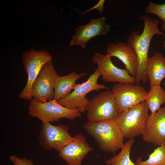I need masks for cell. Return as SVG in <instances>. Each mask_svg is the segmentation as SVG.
I'll list each match as a JSON object with an SVG mask.
<instances>
[{"label":"cell","mask_w":165,"mask_h":165,"mask_svg":"<svg viewBox=\"0 0 165 165\" xmlns=\"http://www.w3.org/2000/svg\"><path fill=\"white\" fill-rule=\"evenodd\" d=\"M68 126L64 125H52L50 123H42L38 137L39 143L44 149H60L74 139L68 133Z\"/></svg>","instance_id":"obj_9"},{"label":"cell","mask_w":165,"mask_h":165,"mask_svg":"<svg viewBox=\"0 0 165 165\" xmlns=\"http://www.w3.org/2000/svg\"><path fill=\"white\" fill-rule=\"evenodd\" d=\"M21 57L28 78L27 83L19 97L21 99L30 101L33 98L32 90L35 81L43 66L47 63L52 61L53 58L46 50L38 51L35 49L24 52Z\"/></svg>","instance_id":"obj_5"},{"label":"cell","mask_w":165,"mask_h":165,"mask_svg":"<svg viewBox=\"0 0 165 165\" xmlns=\"http://www.w3.org/2000/svg\"><path fill=\"white\" fill-rule=\"evenodd\" d=\"M28 114L32 118H38L42 123L58 121L63 118L73 120L81 116L78 109L64 107L54 99L41 102L33 98L29 102Z\"/></svg>","instance_id":"obj_4"},{"label":"cell","mask_w":165,"mask_h":165,"mask_svg":"<svg viewBox=\"0 0 165 165\" xmlns=\"http://www.w3.org/2000/svg\"><path fill=\"white\" fill-rule=\"evenodd\" d=\"M134 142L133 138L127 141L116 155L107 160L105 165H136L130 160V154L132 146Z\"/></svg>","instance_id":"obj_19"},{"label":"cell","mask_w":165,"mask_h":165,"mask_svg":"<svg viewBox=\"0 0 165 165\" xmlns=\"http://www.w3.org/2000/svg\"><path fill=\"white\" fill-rule=\"evenodd\" d=\"M111 90L119 112L145 101L148 93L143 86L134 83H117Z\"/></svg>","instance_id":"obj_8"},{"label":"cell","mask_w":165,"mask_h":165,"mask_svg":"<svg viewBox=\"0 0 165 165\" xmlns=\"http://www.w3.org/2000/svg\"><path fill=\"white\" fill-rule=\"evenodd\" d=\"M85 73L77 74L72 72L66 75L57 77L54 86V99L57 100L68 96L73 90L76 84V82L81 77L86 75Z\"/></svg>","instance_id":"obj_17"},{"label":"cell","mask_w":165,"mask_h":165,"mask_svg":"<svg viewBox=\"0 0 165 165\" xmlns=\"http://www.w3.org/2000/svg\"><path fill=\"white\" fill-rule=\"evenodd\" d=\"M146 73L150 87L160 85L165 78V57L160 53L155 52L152 57H148Z\"/></svg>","instance_id":"obj_16"},{"label":"cell","mask_w":165,"mask_h":165,"mask_svg":"<svg viewBox=\"0 0 165 165\" xmlns=\"http://www.w3.org/2000/svg\"><path fill=\"white\" fill-rule=\"evenodd\" d=\"M58 75L52 61L45 64L33 84L32 90L33 98L41 102L54 99L55 82Z\"/></svg>","instance_id":"obj_10"},{"label":"cell","mask_w":165,"mask_h":165,"mask_svg":"<svg viewBox=\"0 0 165 165\" xmlns=\"http://www.w3.org/2000/svg\"><path fill=\"white\" fill-rule=\"evenodd\" d=\"M88 121L98 122L115 120L119 113L111 90L102 92L89 100L86 108Z\"/></svg>","instance_id":"obj_7"},{"label":"cell","mask_w":165,"mask_h":165,"mask_svg":"<svg viewBox=\"0 0 165 165\" xmlns=\"http://www.w3.org/2000/svg\"><path fill=\"white\" fill-rule=\"evenodd\" d=\"M106 50L108 56L111 58L116 57L119 59L130 75L135 77L138 68V57L132 48L127 44L119 42L116 43H109Z\"/></svg>","instance_id":"obj_15"},{"label":"cell","mask_w":165,"mask_h":165,"mask_svg":"<svg viewBox=\"0 0 165 165\" xmlns=\"http://www.w3.org/2000/svg\"><path fill=\"white\" fill-rule=\"evenodd\" d=\"M142 157L136 160V165H165V141L155 149L145 161H142Z\"/></svg>","instance_id":"obj_20"},{"label":"cell","mask_w":165,"mask_h":165,"mask_svg":"<svg viewBox=\"0 0 165 165\" xmlns=\"http://www.w3.org/2000/svg\"><path fill=\"white\" fill-rule=\"evenodd\" d=\"M145 101L119 112L115 120L124 138H133L144 133L149 115Z\"/></svg>","instance_id":"obj_3"},{"label":"cell","mask_w":165,"mask_h":165,"mask_svg":"<svg viewBox=\"0 0 165 165\" xmlns=\"http://www.w3.org/2000/svg\"><path fill=\"white\" fill-rule=\"evenodd\" d=\"M101 76L99 71L96 68L94 72L89 76L86 81L80 84L76 83L71 94L67 97L57 100V102L67 108L77 109L81 113L85 112L89 101L86 96L88 93L94 90L110 89L103 84L97 83Z\"/></svg>","instance_id":"obj_6"},{"label":"cell","mask_w":165,"mask_h":165,"mask_svg":"<svg viewBox=\"0 0 165 165\" xmlns=\"http://www.w3.org/2000/svg\"><path fill=\"white\" fill-rule=\"evenodd\" d=\"M9 160L13 165H34L32 160L24 158H21L15 155L11 156L9 157Z\"/></svg>","instance_id":"obj_22"},{"label":"cell","mask_w":165,"mask_h":165,"mask_svg":"<svg viewBox=\"0 0 165 165\" xmlns=\"http://www.w3.org/2000/svg\"><path fill=\"white\" fill-rule=\"evenodd\" d=\"M86 132L93 137L99 148L115 153L124 145V136L115 120L98 122L88 121L84 124Z\"/></svg>","instance_id":"obj_2"},{"label":"cell","mask_w":165,"mask_h":165,"mask_svg":"<svg viewBox=\"0 0 165 165\" xmlns=\"http://www.w3.org/2000/svg\"><path fill=\"white\" fill-rule=\"evenodd\" d=\"M92 61L97 64L102 79L107 82L135 83V78L129 74L126 69L119 68L112 62L111 57L99 52L95 53Z\"/></svg>","instance_id":"obj_11"},{"label":"cell","mask_w":165,"mask_h":165,"mask_svg":"<svg viewBox=\"0 0 165 165\" xmlns=\"http://www.w3.org/2000/svg\"><path fill=\"white\" fill-rule=\"evenodd\" d=\"M105 17L92 19L87 24L79 25L72 37L70 45H78L84 48L88 42L94 37L104 35L110 31V26L106 22Z\"/></svg>","instance_id":"obj_12"},{"label":"cell","mask_w":165,"mask_h":165,"mask_svg":"<svg viewBox=\"0 0 165 165\" xmlns=\"http://www.w3.org/2000/svg\"><path fill=\"white\" fill-rule=\"evenodd\" d=\"M162 28L165 31V21L163 22V24L162 26ZM163 43V48H165V40L164 41V42Z\"/></svg>","instance_id":"obj_23"},{"label":"cell","mask_w":165,"mask_h":165,"mask_svg":"<svg viewBox=\"0 0 165 165\" xmlns=\"http://www.w3.org/2000/svg\"><path fill=\"white\" fill-rule=\"evenodd\" d=\"M144 12L147 13L154 14L161 20L165 21V4H157L150 1L145 8Z\"/></svg>","instance_id":"obj_21"},{"label":"cell","mask_w":165,"mask_h":165,"mask_svg":"<svg viewBox=\"0 0 165 165\" xmlns=\"http://www.w3.org/2000/svg\"><path fill=\"white\" fill-rule=\"evenodd\" d=\"M145 101L150 111L149 117H151L161 108V105L165 103V90L160 85L151 87Z\"/></svg>","instance_id":"obj_18"},{"label":"cell","mask_w":165,"mask_h":165,"mask_svg":"<svg viewBox=\"0 0 165 165\" xmlns=\"http://www.w3.org/2000/svg\"><path fill=\"white\" fill-rule=\"evenodd\" d=\"M145 142L159 146L165 141V106L160 108L152 117H149L142 135Z\"/></svg>","instance_id":"obj_14"},{"label":"cell","mask_w":165,"mask_h":165,"mask_svg":"<svg viewBox=\"0 0 165 165\" xmlns=\"http://www.w3.org/2000/svg\"><path fill=\"white\" fill-rule=\"evenodd\" d=\"M139 18L144 23L142 33L139 34V31H133L127 38V44L134 50L137 56L138 68L135 77L137 85L141 82L146 83L148 80L146 66L150 43L153 36L156 34L165 35L159 30L157 19H152L145 14L142 15Z\"/></svg>","instance_id":"obj_1"},{"label":"cell","mask_w":165,"mask_h":165,"mask_svg":"<svg viewBox=\"0 0 165 165\" xmlns=\"http://www.w3.org/2000/svg\"><path fill=\"white\" fill-rule=\"evenodd\" d=\"M74 138L73 140L60 149L58 155L66 162V165H82V160L92 151L93 148L82 134H77Z\"/></svg>","instance_id":"obj_13"}]
</instances>
